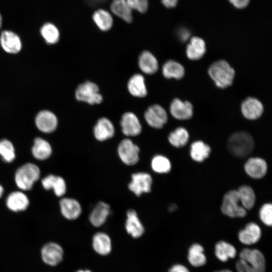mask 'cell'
Masks as SVG:
<instances>
[{"label": "cell", "instance_id": "cell-43", "mask_svg": "<svg viewBox=\"0 0 272 272\" xmlns=\"http://www.w3.org/2000/svg\"><path fill=\"white\" fill-rule=\"evenodd\" d=\"M169 272H189V271L185 266L180 264H176L170 267Z\"/></svg>", "mask_w": 272, "mask_h": 272}, {"label": "cell", "instance_id": "cell-41", "mask_svg": "<svg viewBox=\"0 0 272 272\" xmlns=\"http://www.w3.org/2000/svg\"><path fill=\"white\" fill-rule=\"evenodd\" d=\"M130 8L141 13H145L148 7L147 0H126Z\"/></svg>", "mask_w": 272, "mask_h": 272}, {"label": "cell", "instance_id": "cell-33", "mask_svg": "<svg viewBox=\"0 0 272 272\" xmlns=\"http://www.w3.org/2000/svg\"><path fill=\"white\" fill-rule=\"evenodd\" d=\"M240 202L246 210L251 209L255 202V194L252 188L248 185H242L237 190Z\"/></svg>", "mask_w": 272, "mask_h": 272}, {"label": "cell", "instance_id": "cell-11", "mask_svg": "<svg viewBox=\"0 0 272 272\" xmlns=\"http://www.w3.org/2000/svg\"><path fill=\"white\" fill-rule=\"evenodd\" d=\"M41 254L45 263L50 266H55L62 261L63 250L59 244L54 242H50L42 247Z\"/></svg>", "mask_w": 272, "mask_h": 272}, {"label": "cell", "instance_id": "cell-29", "mask_svg": "<svg viewBox=\"0 0 272 272\" xmlns=\"http://www.w3.org/2000/svg\"><path fill=\"white\" fill-rule=\"evenodd\" d=\"M112 12L127 23L132 20V10L128 5L126 0H113L111 4Z\"/></svg>", "mask_w": 272, "mask_h": 272}, {"label": "cell", "instance_id": "cell-34", "mask_svg": "<svg viewBox=\"0 0 272 272\" xmlns=\"http://www.w3.org/2000/svg\"><path fill=\"white\" fill-rule=\"evenodd\" d=\"M93 19L98 28L103 31L109 30L113 25V19L111 14L103 9L96 11L93 14Z\"/></svg>", "mask_w": 272, "mask_h": 272}, {"label": "cell", "instance_id": "cell-16", "mask_svg": "<svg viewBox=\"0 0 272 272\" xmlns=\"http://www.w3.org/2000/svg\"><path fill=\"white\" fill-rule=\"evenodd\" d=\"M244 170L251 178L260 179L265 175L267 165L264 159L259 157H252L246 162Z\"/></svg>", "mask_w": 272, "mask_h": 272}, {"label": "cell", "instance_id": "cell-25", "mask_svg": "<svg viewBox=\"0 0 272 272\" xmlns=\"http://www.w3.org/2000/svg\"><path fill=\"white\" fill-rule=\"evenodd\" d=\"M92 247L94 251L101 255H108L111 251V240L106 233L98 232L93 237Z\"/></svg>", "mask_w": 272, "mask_h": 272}, {"label": "cell", "instance_id": "cell-26", "mask_svg": "<svg viewBox=\"0 0 272 272\" xmlns=\"http://www.w3.org/2000/svg\"><path fill=\"white\" fill-rule=\"evenodd\" d=\"M42 185L46 190L52 189L57 196L64 195L66 190V185L64 180L60 176L49 175L44 178Z\"/></svg>", "mask_w": 272, "mask_h": 272}, {"label": "cell", "instance_id": "cell-3", "mask_svg": "<svg viewBox=\"0 0 272 272\" xmlns=\"http://www.w3.org/2000/svg\"><path fill=\"white\" fill-rule=\"evenodd\" d=\"M208 73L217 87L224 89L232 84L235 71L225 60L213 62L209 67Z\"/></svg>", "mask_w": 272, "mask_h": 272}, {"label": "cell", "instance_id": "cell-47", "mask_svg": "<svg viewBox=\"0 0 272 272\" xmlns=\"http://www.w3.org/2000/svg\"><path fill=\"white\" fill-rule=\"evenodd\" d=\"M215 272H232V271L229 269H223L219 271H216Z\"/></svg>", "mask_w": 272, "mask_h": 272}, {"label": "cell", "instance_id": "cell-9", "mask_svg": "<svg viewBox=\"0 0 272 272\" xmlns=\"http://www.w3.org/2000/svg\"><path fill=\"white\" fill-rule=\"evenodd\" d=\"M146 123L156 129L162 128L167 123L168 115L165 109L159 104L150 106L144 113Z\"/></svg>", "mask_w": 272, "mask_h": 272}, {"label": "cell", "instance_id": "cell-42", "mask_svg": "<svg viewBox=\"0 0 272 272\" xmlns=\"http://www.w3.org/2000/svg\"><path fill=\"white\" fill-rule=\"evenodd\" d=\"M230 3L238 9H243L248 4L249 0H229Z\"/></svg>", "mask_w": 272, "mask_h": 272}, {"label": "cell", "instance_id": "cell-28", "mask_svg": "<svg viewBox=\"0 0 272 272\" xmlns=\"http://www.w3.org/2000/svg\"><path fill=\"white\" fill-rule=\"evenodd\" d=\"M163 76L167 79H180L185 74L183 66L179 62L174 60H168L162 65Z\"/></svg>", "mask_w": 272, "mask_h": 272}, {"label": "cell", "instance_id": "cell-17", "mask_svg": "<svg viewBox=\"0 0 272 272\" xmlns=\"http://www.w3.org/2000/svg\"><path fill=\"white\" fill-rule=\"evenodd\" d=\"M125 228L127 233L134 238L140 237L145 232L144 227L133 209H129L126 212Z\"/></svg>", "mask_w": 272, "mask_h": 272}, {"label": "cell", "instance_id": "cell-27", "mask_svg": "<svg viewBox=\"0 0 272 272\" xmlns=\"http://www.w3.org/2000/svg\"><path fill=\"white\" fill-rule=\"evenodd\" d=\"M8 208L14 212L25 210L29 206V199L25 194L21 191H14L10 193L6 200Z\"/></svg>", "mask_w": 272, "mask_h": 272}, {"label": "cell", "instance_id": "cell-5", "mask_svg": "<svg viewBox=\"0 0 272 272\" xmlns=\"http://www.w3.org/2000/svg\"><path fill=\"white\" fill-rule=\"evenodd\" d=\"M76 99L90 105L100 104L103 96L100 93L98 86L95 83L87 81L79 85L75 91Z\"/></svg>", "mask_w": 272, "mask_h": 272}, {"label": "cell", "instance_id": "cell-39", "mask_svg": "<svg viewBox=\"0 0 272 272\" xmlns=\"http://www.w3.org/2000/svg\"><path fill=\"white\" fill-rule=\"evenodd\" d=\"M0 155L7 162H11L15 159L14 147L9 140L4 139L0 141Z\"/></svg>", "mask_w": 272, "mask_h": 272}, {"label": "cell", "instance_id": "cell-35", "mask_svg": "<svg viewBox=\"0 0 272 272\" xmlns=\"http://www.w3.org/2000/svg\"><path fill=\"white\" fill-rule=\"evenodd\" d=\"M235 248L231 244L224 241L218 242L215 246V255L221 261H227L234 258L236 255Z\"/></svg>", "mask_w": 272, "mask_h": 272}, {"label": "cell", "instance_id": "cell-31", "mask_svg": "<svg viewBox=\"0 0 272 272\" xmlns=\"http://www.w3.org/2000/svg\"><path fill=\"white\" fill-rule=\"evenodd\" d=\"M51 152V147L48 142L42 138L35 139L32 148V153L36 159L45 160L50 157Z\"/></svg>", "mask_w": 272, "mask_h": 272}, {"label": "cell", "instance_id": "cell-40", "mask_svg": "<svg viewBox=\"0 0 272 272\" xmlns=\"http://www.w3.org/2000/svg\"><path fill=\"white\" fill-rule=\"evenodd\" d=\"M259 218L263 224L268 226L272 225V205L270 203L263 204L259 210Z\"/></svg>", "mask_w": 272, "mask_h": 272}, {"label": "cell", "instance_id": "cell-21", "mask_svg": "<svg viewBox=\"0 0 272 272\" xmlns=\"http://www.w3.org/2000/svg\"><path fill=\"white\" fill-rule=\"evenodd\" d=\"M261 231L259 226L256 223H248L244 229L240 231L238 239L243 244L250 245L257 242L260 238Z\"/></svg>", "mask_w": 272, "mask_h": 272}, {"label": "cell", "instance_id": "cell-49", "mask_svg": "<svg viewBox=\"0 0 272 272\" xmlns=\"http://www.w3.org/2000/svg\"><path fill=\"white\" fill-rule=\"evenodd\" d=\"M2 25V17L0 14V29L1 28Z\"/></svg>", "mask_w": 272, "mask_h": 272}, {"label": "cell", "instance_id": "cell-18", "mask_svg": "<svg viewBox=\"0 0 272 272\" xmlns=\"http://www.w3.org/2000/svg\"><path fill=\"white\" fill-rule=\"evenodd\" d=\"M0 43L5 51L15 54L19 52L22 48V43L19 37L14 32L4 30L0 35Z\"/></svg>", "mask_w": 272, "mask_h": 272}, {"label": "cell", "instance_id": "cell-12", "mask_svg": "<svg viewBox=\"0 0 272 272\" xmlns=\"http://www.w3.org/2000/svg\"><path fill=\"white\" fill-rule=\"evenodd\" d=\"M93 131L94 136L97 141L103 142L114 135L115 129L113 123L109 118L103 117L98 119Z\"/></svg>", "mask_w": 272, "mask_h": 272}, {"label": "cell", "instance_id": "cell-22", "mask_svg": "<svg viewBox=\"0 0 272 272\" xmlns=\"http://www.w3.org/2000/svg\"><path fill=\"white\" fill-rule=\"evenodd\" d=\"M138 62L139 69L146 75L154 74L159 69L157 58L148 50H144L140 53Z\"/></svg>", "mask_w": 272, "mask_h": 272}, {"label": "cell", "instance_id": "cell-7", "mask_svg": "<svg viewBox=\"0 0 272 272\" xmlns=\"http://www.w3.org/2000/svg\"><path fill=\"white\" fill-rule=\"evenodd\" d=\"M139 146L129 138L122 140L117 147L118 155L121 161L125 165H135L140 159Z\"/></svg>", "mask_w": 272, "mask_h": 272}, {"label": "cell", "instance_id": "cell-10", "mask_svg": "<svg viewBox=\"0 0 272 272\" xmlns=\"http://www.w3.org/2000/svg\"><path fill=\"white\" fill-rule=\"evenodd\" d=\"M120 125L122 133L126 137H136L142 131L140 119L132 112H126L122 115Z\"/></svg>", "mask_w": 272, "mask_h": 272}, {"label": "cell", "instance_id": "cell-8", "mask_svg": "<svg viewBox=\"0 0 272 272\" xmlns=\"http://www.w3.org/2000/svg\"><path fill=\"white\" fill-rule=\"evenodd\" d=\"M153 180L151 175L147 172H139L131 175V180L128 185L130 191L136 196L150 192L151 190Z\"/></svg>", "mask_w": 272, "mask_h": 272}, {"label": "cell", "instance_id": "cell-45", "mask_svg": "<svg viewBox=\"0 0 272 272\" xmlns=\"http://www.w3.org/2000/svg\"><path fill=\"white\" fill-rule=\"evenodd\" d=\"M177 206L176 205H174V204H171L169 207V211L170 212H173L174 211H175L177 209Z\"/></svg>", "mask_w": 272, "mask_h": 272}, {"label": "cell", "instance_id": "cell-23", "mask_svg": "<svg viewBox=\"0 0 272 272\" xmlns=\"http://www.w3.org/2000/svg\"><path fill=\"white\" fill-rule=\"evenodd\" d=\"M127 88L130 94L135 97L144 98L148 94L145 78L141 74H134L129 79Z\"/></svg>", "mask_w": 272, "mask_h": 272}, {"label": "cell", "instance_id": "cell-46", "mask_svg": "<svg viewBox=\"0 0 272 272\" xmlns=\"http://www.w3.org/2000/svg\"><path fill=\"white\" fill-rule=\"evenodd\" d=\"M4 192V189L2 185H0V197L2 196Z\"/></svg>", "mask_w": 272, "mask_h": 272}, {"label": "cell", "instance_id": "cell-4", "mask_svg": "<svg viewBox=\"0 0 272 272\" xmlns=\"http://www.w3.org/2000/svg\"><path fill=\"white\" fill-rule=\"evenodd\" d=\"M39 176L40 170L38 167L32 163H27L17 170L15 182L19 188L23 190H28L32 188Z\"/></svg>", "mask_w": 272, "mask_h": 272}, {"label": "cell", "instance_id": "cell-36", "mask_svg": "<svg viewBox=\"0 0 272 272\" xmlns=\"http://www.w3.org/2000/svg\"><path fill=\"white\" fill-rule=\"evenodd\" d=\"M189 140V133L186 129L178 127L171 132L168 136L170 144L174 147L180 148L185 146Z\"/></svg>", "mask_w": 272, "mask_h": 272}, {"label": "cell", "instance_id": "cell-15", "mask_svg": "<svg viewBox=\"0 0 272 272\" xmlns=\"http://www.w3.org/2000/svg\"><path fill=\"white\" fill-rule=\"evenodd\" d=\"M58 123L55 115L48 110L39 112L35 118L37 127L42 132L50 133L55 130Z\"/></svg>", "mask_w": 272, "mask_h": 272}, {"label": "cell", "instance_id": "cell-13", "mask_svg": "<svg viewBox=\"0 0 272 272\" xmlns=\"http://www.w3.org/2000/svg\"><path fill=\"white\" fill-rule=\"evenodd\" d=\"M241 110L246 119L255 120L262 114L263 106L258 99L251 97L243 101L241 105Z\"/></svg>", "mask_w": 272, "mask_h": 272}, {"label": "cell", "instance_id": "cell-30", "mask_svg": "<svg viewBox=\"0 0 272 272\" xmlns=\"http://www.w3.org/2000/svg\"><path fill=\"white\" fill-rule=\"evenodd\" d=\"M211 151L208 145L201 141H196L190 146V156L194 161L201 162L209 156Z\"/></svg>", "mask_w": 272, "mask_h": 272}, {"label": "cell", "instance_id": "cell-6", "mask_svg": "<svg viewBox=\"0 0 272 272\" xmlns=\"http://www.w3.org/2000/svg\"><path fill=\"white\" fill-rule=\"evenodd\" d=\"M221 211L224 215L230 218H242L246 215V210L240 202L237 190H230L224 195Z\"/></svg>", "mask_w": 272, "mask_h": 272}, {"label": "cell", "instance_id": "cell-48", "mask_svg": "<svg viewBox=\"0 0 272 272\" xmlns=\"http://www.w3.org/2000/svg\"><path fill=\"white\" fill-rule=\"evenodd\" d=\"M76 272H92V271L88 269H86V270L80 269V270H78Z\"/></svg>", "mask_w": 272, "mask_h": 272}, {"label": "cell", "instance_id": "cell-32", "mask_svg": "<svg viewBox=\"0 0 272 272\" xmlns=\"http://www.w3.org/2000/svg\"><path fill=\"white\" fill-rule=\"evenodd\" d=\"M203 247L197 243L192 245L189 250L188 260L190 264L194 267H199L205 265L207 261L206 255L203 253Z\"/></svg>", "mask_w": 272, "mask_h": 272}, {"label": "cell", "instance_id": "cell-38", "mask_svg": "<svg viewBox=\"0 0 272 272\" xmlns=\"http://www.w3.org/2000/svg\"><path fill=\"white\" fill-rule=\"evenodd\" d=\"M151 165L152 170L159 174L168 173L171 169L170 161L162 155H155L152 159Z\"/></svg>", "mask_w": 272, "mask_h": 272}, {"label": "cell", "instance_id": "cell-37", "mask_svg": "<svg viewBox=\"0 0 272 272\" xmlns=\"http://www.w3.org/2000/svg\"><path fill=\"white\" fill-rule=\"evenodd\" d=\"M40 33L46 42L48 44H55L59 40V30L52 23H45L40 29Z\"/></svg>", "mask_w": 272, "mask_h": 272}, {"label": "cell", "instance_id": "cell-1", "mask_svg": "<svg viewBox=\"0 0 272 272\" xmlns=\"http://www.w3.org/2000/svg\"><path fill=\"white\" fill-rule=\"evenodd\" d=\"M239 257L236 263L238 272H265L264 256L258 249L244 248L240 252Z\"/></svg>", "mask_w": 272, "mask_h": 272}, {"label": "cell", "instance_id": "cell-2", "mask_svg": "<svg viewBox=\"0 0 272 272\" xmlns=\"http://www.w3.org/2000/svg\"><path fill=\"white\" fill-rule=\"evenodd\" d=\"M254 144L253 138L250 134L246 131H238L229 138L227 148L232 155L242 158L251 153Z\"/></svg>", "mask_w": 272, "mask_h": 272}, {"label": "cell", "instance_id": "cell-14", "mask_svg": "<svg viewBox=\"0 0 272 272\" xmlns=\"http://www.w3.org/2000/svg\"><path fill=\"white\" fill-rule=\"evenodd\" d=\"M169 110L171 114L176 119L186 120L193 115L192 104L187 101H183L178 98L174 99L170 103Z\"/></svg>", "mask_w": 272, "mask_h": 272}, {"label": "cell", "instance_id": "cell-44", "mask_svg": "<svg viewBox=\"0 0 272 272\" xmlns=\"http://www.w3.org/2000/svg\"><path fill=\"white\" fill-rule=\"evenodd\" d=\"M178 0H162V3L166 8H171L175 7Z\"/></svg>", "mask_w": 272, "mask_h": 272}, {"label": "cell", "instance_id": "cell-19", "mask_svg": "<svg viewBox=\"0 0 272 272\" xmlns=\"http://www.w3.org/2000/svg\"><path fill=\"white\" fill-rule=\"evenodd\" d=\"M59 206L62 216L70 220L78 219L82 212L80 203L74 198H63L59 202Z\"/></svg>", "mask_w": 272, "mask_h": 272}, {"label": "cell", "instance_id": "cell-24", "mask_svg": "<svg viewBox=\"0 0 272 272\" xmlns=\"http://www.w3.org/2000/svg\"><path fill=\"white\" fill-rule=\"evenodd\" d=\"M206 51L205 42L198 37H192L186 47V55L189 59L192 60L202 58Z\"/></svg>", "mask_w": 272, "mask_h": 272}, {"label": "cell", "instance_id": "cell-20", "mask_svg": "<svg viewBox=\"0 0 272 272\" xmlns=\"http://www.w3.org/2000/svg\"><path fill=\"white\" fill-rule=\"evenodd\" d=\"M110 213L109 205L105 202L100 201L91 212L89 216V221L93 226L100 227L105 223Z\"/></svg>", "mask_w": 272, "mask_h": 272}]
</instances>
